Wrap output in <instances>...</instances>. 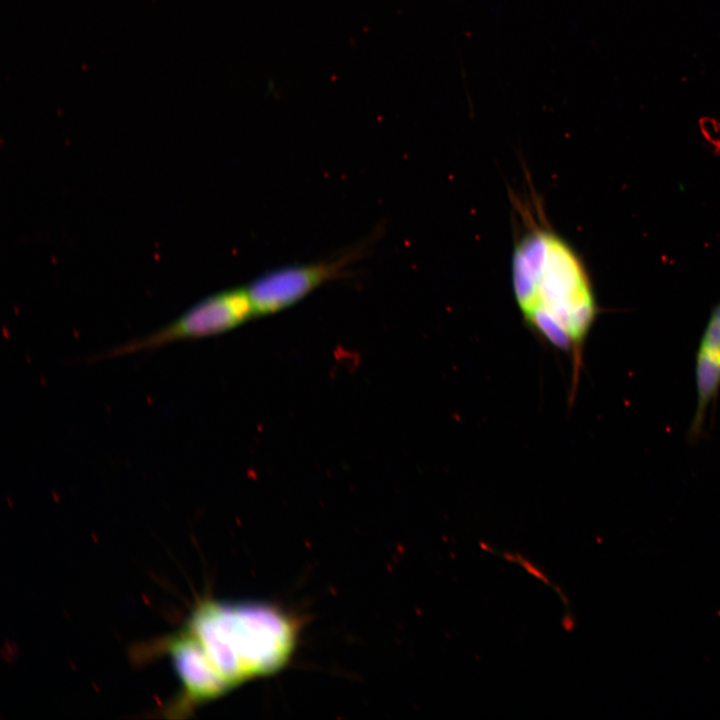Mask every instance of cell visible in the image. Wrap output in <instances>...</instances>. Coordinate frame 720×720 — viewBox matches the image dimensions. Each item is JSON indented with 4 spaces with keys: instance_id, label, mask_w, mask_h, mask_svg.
Listing matches in <instances>:
<instances>
[{
    "instance_id": "3",
    "label": "cell",
    "mask_w": 720,
    "mask_h": 720,
    "mask_svg": "<svg viewBox=\"0 0 720 720\" xmlns=\"http://www.w3.org/2000/svg\"><path fill=\"white\" fill-rule=\"evenodd\" d=\"M254 316L246 287L223 290L190 306L166 325L145 336L116 346L102 354L100 358L122 356L174 342L218 335Z\"/></svg>"
},
{
    "instance_id": "5",
    "label": "cell",
    "mask_w": 720,
    "mask_h": 720,
    "mask_svg": "<svg viewBox=\"0 0 720 720\" xmlns=\"http://www.w3.org/2000/svg\"><path fill=\"white\" fill-rule=\"evenodd\" d=\"M696 410L689 429L690 439L703 430L707 411L720 391V302L709 316L695 358Z\"/></svg>"
},
{
    "instance_id": "4",
    "label": "cell",
    "mask_w": 720,
    "mask_h": 720,
    "mask_svg": "<svg viewBox=\"0 0 720 720\" xmlns=\"http://www.w3.org/2000/svg\"><path fill=\"white\" fill-rule=\"evenodd\" d=\"M368 243L358 244L340 254L317 262L283 266L266 272L247 286L254 315H268L297 303L327 282L351 274V266L361 259Z\"/></svg>"
},
{
    "instance_id": "2",
    "label": "cell",
    "mask_w": 720,
    "mask_h": 720,
    "mask_svg": "<svg viewBox=\"0 0 720 720\" xmlns=\"http://www.w3.org/2000/svg\"><path fill=\"white\" fill-rule=\"evenodd\" d=\"M181 630L230 691L281 670L295 650L299 624L270 604L206 600Z\"/></svg>"
},
{
    "instance_id": "1",
    "label": "cell",
    "mask_w": 720,
    "mask_h": 720,
    "mask_svg": "<svg viewBox=\"0 0 720 720\" xmlns=\"http://www.w3.org/2000/svg\"><path fill=\"white\" fill-rule=\"evenodd\" d=\"M521 227L513 244L511 275L526 327L544 344L568 354L573 390L586 340L599 315L595 289L582 256L528 203H518Z\"/></svg>"
}]
</instances>
